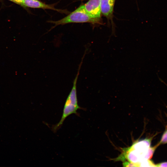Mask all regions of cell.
Returning <instances> with one entry per match:
<instances>
[{"mask_svg": "<svg viewBox=\"0 0 167 167\" xmlns=\"http://www.w3.org/2000/svg\"><path fill=\"white\" fill-rule=\"evenodd\" d=\"M20 6L24 7L52 10L61 13L66 12L64 10L55 8L53 5L46 4L38 0H24Z\"/></svg>", "mask_w": 167, "mask_h": 167, "instance_id": "5", "label": "cell"}, {"mask_svg": "<svg viewBox=\"0 0 167 167\" xmlns=\"http://www.w3.org/2000/svg\"><path fill=\"white\" fill-rule=\"evenodd\" d=\"M116 0H100L101 14L109 20L112 18Z\"/></svg>", "mask_w": 167, "mask_h": 167, "instance_id": "6", "label": "cell"}, {"mask_svg": "<svg viewBox=\"0 0 167 167\" xmlns=\"http://www.w3.org/2000/svg\"><path fill=\"white\" fill-rule=\"evenodd\" d=\"M83 6L86 11L92 17L101 19L100 0H88Z\"/></svg>", "mask_w": 167, "mask_h": 167, "instance_id": "4", "label": "cell"}, {"mask_svg": "<svg viewBox=\"0 0 167 167\" xmlns=\"http://www.w3.org/2000/svg\"><path fill=\"white\" fill-rule=\"evenodd\" d=\"M81 64V62L79 66L77 74L74 80L72 88L66 101L61 118L60 121L52 128L54 132H56L61 127L64 121L68 116L72 114H75L78 115L77 110L82 109L78 104L76 90L77 82Z\"/></svg>", "mask_w": 167, "mask_h": 167, "instance_id": "2", "label": "cell"}, {"mask_svg": "<svg viewBox=\"0 0 167 167\" xmlns=\"http://www.w3.org/2000/svg\"><path fill=\"white\" fill-rule=\"evenodd\" d=\"M159 143L160 145L161 144H164L167 143V129L163 133L161 140Z\"/></svg>", "mask_w": 167, "mask_h": 167, "instance_id": "7", "label": "cell"}, {"mask_svg": "<svg viewBox=\"0 0 167 167\" xmlns=\"http://www.w3.org/2000/svg\"><path fill=\"white\" fill-rule=\"evenodd\" d=\"M48 22L55 24V26L71 23H89L93 24H101V19L94 18L85 10L81 5L65 17L57 21Z\"/></svg>", "mask_w": 167, "mask_h": 167, "instance_id": "3", "label": "cell"}, {"mask_svg": "<svg viewBox=\"0 0 167 167\" xmlns=\"http://www.w3.org/2000/svg\"><path fill=\"white\" fill-rule=\"evenodd\" d=\"M19 5L24 0H8Z\"/></svg>", "mask_w": 167, "mask_h": 167, "instance_id": "9", "label": "cell"}, {"mask_svg": "<svg viewBox=\"0 0 167 167\" xmlns=\"http://www.w3.org/2000/svg\"><path fill=\"white\" fill-rule=\"evenodd\" d=\"M152 138L151 137L136 141L131 146L123 148L122 153L114 160L124 162L123 165L124 167H137L142 162L150 160L160 145L158 143L151 147Z\"/></svg>", "mask_w": 167, "mask_h": 167, "instance_id": "1", "label": "cell"}, {"mask_svg": "<svg viewBox=\"0 0 167 167\" xmlns=\"http://www.w3.org/2000/svg\"><path fill=\"white\" fill-rule=\"evenodd\" d=\"M156 167H167V162L159 163L156 164Z\"/></svg>", "mask_w": 167, "mask_h": 167, "instance_id": "8", "label": "cell"}]
</instances>
